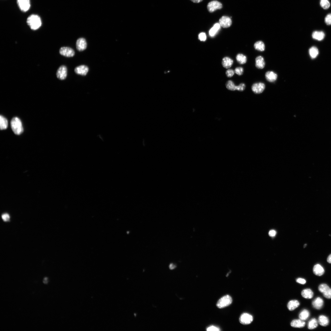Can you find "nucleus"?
I'll list each match as a JSON object with an SVG mask.
<instances>
[{
    "label": "nucleus",
    "mask_w": 331,
    "mask_h": 331,
    "mask_svg": "<svg viewBox=\"0 0 331 331\" xmlns=\"http://www.w3.org/2000/svg\"><path fill=\"white\" fill-rule=\"evenodd\" d=\"M27 23L30 28L34 30L39 29L42 25L41 18L36 14L30 15L27 19Z\"/></svg>",
    "instance_id": "nucleus-1"
},
{
    "label": "nucleus",
    "mask_w": 331,
    "mask_h": 331,
    "mask_svg": "<svg viewBox=\"0 0 331 331\" xmlns=\"http://www.w3.org/2000/svg\"><path fill=\"white\" fill-rule=\"evenodd\" d=\"M11 126L13 132L15 134L20 135L24 131L22 122L17 117L14 118L11 120Z\"/></svg>",
    "instance_id": "nucleus-2"
},
{
    "label": "nucleus",
    "mask_w": 331,
    "mask_h": 331,
    "mask_svg": "<svg viewBox=\"0 0 331 331\" xmlns=\"http://www.w3.org/2000/svg\"><path fill=\"white\" fill-rule=\"evenodd\" d=\"M233 299L231 297L226 295L221 298L218 301L217 306L219 309L224 308L231 304Z\"/></svg>",
    "instance_id": "nucleus-3"
},
{
    "label": "nucleus",
    "mask_w": 331,
    "mask_h": 331,
    "mask_svg": "<svg viewBox=\"0 0 331 331\" xmlns=\"http://www.w3.org/2000/svg\"><path fill=\"white\" fill-rule=\"evenodd\" d=\"M318 289L325 297L328 299H331V289L327 284H320Z\"/></svg>",
    "instance_id": "nucleus-4"
},
{
    "label": "nucleus",
    "mask_w": 331,
    "mask_h": 331,
    "mask_svg": "<svg viewBox=\"0 0 331 331\" xmlns=\"http://www.w3.org/2000/svg\"><path fill=\"white\" fill-rule=\"evenodd\" d=\"M222 4L218 1H213L208 4L207 8L208 11L212 13L218 9H221L222 8Z\"/></svg>",
    "instance_id": "nucleus-5"
},
{
    "label": "nucleus",
    "mask_w": 331,
    "mask_h": 331,
    "mask_svg": "<svg viewBox=\"0 0 331 331\" xmlns=\"http://www.w3.org/2000/svg\"><path fill=\"white\" fill-rule=\"evenodd\" d=\"M17 3L19 9L23 12H26L30 9V0H17Z\"/></svg>",
    "instance_id": "nucleus-6"
},
{
    "label": "nucleus",
    "mask_w": 331,
    "mask_h": 331,
    "mask_svg": "<svg viewBox=\"0 0 331 331\" xmlns=\"http://www.w3.org/2000/svg\"><path fill=\"white\" fill-rule=\"evenodd\" d=\"M59 53L61 55L68 57H73L75 55V52L73 49L67 47L61 48Z\"/></svg>",
    "instance_id": "nucleus-7"
},
{
    "label": "nucleus",
    "mask_w": 331,
    "mask_h": 331,
    "mask_svg": "<svg viewBox=\"0 0 331 331\" xmlns=\"http://www.w3.org/2000/svg\"><path fill=\"white\" fill-rule=\"evenodd\" d=\"M57 78L61 80H65L67 75V68L65 65L60 66L58 69L57 72Z\"/></svg>",
    "instance_id": "nucleus-8"
},
{
    "label": "nucleus",
    "mask_w": 331,
    "mask_h": 331,
    "mask_svg": "<svg viewBox=\"0 0 331 331\" xmlns=\"http://www.w3.org/2000/svg\"><path fill=\"white\" fill-rule=\"evenodd\" d=\"M253 320L252 315L247 313H244L241 315L239 320L241 324L248 325L251 323Z\"/></svg>",
    "instance_id": "nucleus-9"
},
{
    "label": "nucleus",
    "mask_w": 331,
    "mask_h": 331,
    "mask_svg": "<svg viewBox=\"0 0 331 331\" xmlns=\"http://www.w3.org/2000/svg\"><path fill=\"white\" fill-rule=\"evenodd\" d=\"M76 48L79 51L85 50L87 47V43L85 39L83 37L79 38L76 42Z\"/></svg>",
    "instance_id": "nucleus-10"
},
{
    "label": "nucleus",
    "mask_w": 331,
    "mask_h": 331,
    "mask_svg": "<svg viewBox=\"0 0 331 331\" xmlns=\"http://www.w3.org/2000/svg\"><path fill=\"white\" fill-rule=\"evenodd\" d=\"M265 88V84L263 83H257L253 84L252 86V90L256 94L262 93Z\"/></svg>",
    "instance_id": "nucleus-11"
},
{
    "label": "nucleus",
    "mask_w": 331,
    "mask_h": 331,
    "mask_svg": "<svg viewBox=\"0 0 331 331\" xmlns=\"http://www.w3.org/2000/svg\"><path fill=\"white\" fill-rule=\"evenodd\" d=\"M220 26L224 28H228L231 26L232 21L230 18L227 16H223L219 21Z\"/></svg>",
    "instance_id": "nucleus-12"
},
{
    "label": "nucleus",
    "mask_w": 331,
    "mask_h": 331,
    "mask_svg": "<svg viewBox=\"0 0 331 331\" xmlns=\"http://www.w3.org/2000/svg\"><path fill=\"white\" fill-rule=\"evenodd\" d=\"M89 70V68L87 66L81 65L76 67L74 71L76 74L85 76L88 73Z\"/></svg>",
    "instance_id": "nucleus-13"
},
{
    "label": "nucleus",
    "mask_w": 331,
    "mask_h": 331,
    "mask_svg": "<svg viewBox=\"0 0 331 331\" xmlns=\"http://www.w3.org/2000/svg\"><path fill=\"white\" fill-rule=\"evenodd\" d=\"M312 305L315 309H321L324 305V301L322 299L318 297L315 299L312 302Z\"/></svg>",
    "instance_id": "nucleus-14"
},
{
    "label": "nucleus",
    "mask_w": 331,
    "mask_h": 331,
    "mask_svg": "<svg viewBox=\"0 0 331 331\" xmlns=\"http://www.w3.org/2000/svg\"><path fill=\"white\" fill-rule=\"evenodd\" d=\"M265 78L268 81L272 83L276 80L278 78V75L273 71H269L266 73Z\"/></svg>",
    "instance_id": "nucleus-15"
},
{
    "label": "nucleus",
    "mask_w": 331,
    "mask_h": 331,
    "mask_svg": "<svg viewBox=\"0 0 331 331\" xmlns=\"http://www.w3.org/2000/svg\"><path fill=\"white\" fill-rule=\"evenodd\" d=\"M314 274L316 275L320 276L324 274L325 271L324 268L319 264L315 265L313 268Z\"/></svg>",
    "instance_id": "nucleus-16"
},
{
    "label": "nucleus",
    "mask_w": 331,
    "mask_h": 331,
    "mask_svg": "<svg viewBox=\"0 0 331 331\" xmlns=\"http://www.w3.org/2000/svg\"><path fill=\"white\" fill-rule=\"evenodd\" d=\"M256 66L258 68L263 69L265 66V62L264 58L261 56H258L256 59Z\"/></svg>",
    "instance_id": "nucleus-17"
},
{
    "label": "nucleus",
    "mask_w": 331,
    "mask_h": 331,
    "mask_svg": "<svg viewBox=\"0 0 331 331\" xmlns=\"http://www.w3.org/2000/svg\"><path fill=\"white\" fill-rule=\"evenodd\" d=\"M305 325V322L301 320H295L292 321L291 323L292 327L295 328H302L304 327Z\"/></svg>",
    "instance_id": "nucleus-18"
},
{
    "label": "nucleus",
    "mask_w": 331,
    "mask_h": 331,
    "mask_svg": "<svg viewBox=\"0 0 331 331\" xmlns=\"http://www.w3.org/2000/svg\"><path fill=\"white\" fill-rule=\"evenodd\" d=\"M233 63V60L228 57L223 58L222 62L223 66L226 68H229L231 67Z\"/></svg>",
    "instance_id": "nucleus-19"
},
{
    "label": "nucleus",
    "mask_w": 331,
    "mask_h": 331,
    "mask_svg": "<svg viewBox=\"0 0 331 331\" xmlns=\"http://www.w3.org/2000/svg\"><path fill=\"white\" fill-rule=\"evenodd\" d=\"M318 322L321 326L326 327L329 324V320L327 317L324 315H321L318 318Z\"/></svg>",
    "instance_id": "nucleus-20"
},
{
    "label": "nucleus",
    "mask_w": 331,
    "mask_h": 331,
    "mask_svg": "<svg viewBox=\"0 0 331 331\" xmlns=\"http://www.w3.org/2000/svg\"><path fill=\"white\" fill-rule=\"evenodd\" d=\"M302 295L305 298L311 299L313 297L314 293L312 290L307 289H304L302 291Z\"/></svg>",
    "instance_id": "nucleus-21"
},
{
    "label": "nucleus",
    "mask_w": 331,
    "mask_h": 331,
    "mask_svg": "<svg viewBox=\"0 0 331 331\" xmlns=\"http://www.w3.org/2000/svg\"><path fill=\"white\" fill-rule=\"evenodd\" d=\"M299 305V303L297 300H292L288 303L287 307L289 310L292 311L297 308Z\"/></svg>",
    "instance_id": "nucleus-22"
},
{
    "label": "nucleus",
    "mask_w": 331,
    "mask_h": 331,
    "mask_svg": "<svg viewBox=\"0 0 331 331\" xmlns=\"http://www.w3.org/2000/svg\"><path fill=\"white\" fill-rule=\"evenodd\" d=\"M312 37L313 39L320 41L324 39L325 34L322 32L315 31L312 33Z\"/></svg>",
    "instance_id": "nucleus-23"
},
{
    "label": "nucleus",
    "mask_w": 331,
    "mask_h": 331,
    "mask_svg": "<svg viewBox=\"0 0 331 331\" xmlns=\"http://www.w3.org/2000/svg\"><path fill=\"white\" fill-rule=\"evenodd\" d=\"M254 47L256 50L261 52L264 51L265 49V45L262 41L256 42L254 45Z\"/></svg>",
    "instance_id": "nucleus-24"
},
{
    "label": "nucleus",
    "mask_w": 331,
    "mask_h": 331,
    "mask_svg": "<svg viewBox=\"0 0 331 331\" xmlns=\"http://www.w3.org/2000/svg\"><path fill=\"white\" fill-rule=\"evenodd\" d=\"M220 25L219 23L215 24L210 30L209 33L210 35L212 37L215 36L220 29Z\"/></svg>",
    "instance_id": "nucleus-25"
},
{
    "label": "nucleus",
    "mask_w": 331,
    "mask_h": 331,
    "mask_svg": "<svg viewBox=\"0 0 331 331\" xmlns=\"http://www.w3.org/2000/svg\"><path fill=\"white\" fill-rule=\"evenodd\" d=\"M309 312L306 309H304L300 313L299 318L300 320L303 321L307 320L310 316Z\"/></svg>",
    "instance_id": "nucleus-26"
},
{
    "label": "nucleus",
    "mask_w": 331,
    "mask_h": 331,
    "mask_svg": "<svg viewBox=\"0 0 331 331\" xmlns=\"http://www.w3.org/2000/svg\"><path fill=\"white\" fill-rule=\"evenodd\" d=\"M8 121L7 119L2 115L0 117V128L1 130H4L8 127Z\"/></svg>",
    "instance_id": "nucleus-27"
},
{
    "label": "nucleus",
    "mask_w": 331,
    "mask_h": 331,
    "mask_svg": "<svg viewBox=\"0 0 331 331\" xmlns=\"http://www.w3.org/2000/svg\"><path fill=\"white\" fill-rule=\"evenodd\" d=\"M237 62L241 64H245L247 61V58L242 54H238L236 56Z\"/></svg>",
    "instance_id": "nucleus-28"
},
{
    "label": "nucleus",
    "mask_w": 331,
    "mask_h": 331,
    "mask_svg": "<svg viewBox=\"0 0 331 331\" xmlns=\"http://www.w3.org/2000/svg\"><path fill=\"white\" fill-rule=\"evenodd\" d=\"M318 326L317 320L315 318L311 320L308 324V328L310 330H312L316 328Z\"/></svg>",
    "instance_id": "nucleus-29"
},
{
    "label": "nucleus",
    "mask_w": 331,
    "mask_h": 331,
    "mask_svg": "<svg viewBox=\"0 0 331 331\" xmlns=\"http://www.w3.org/2000/svg\"><path fill=\"white\" fill-rule=\"evenodd\" d=\"M309 55L312 59L316 58L319 54V51L317 48L315 47H312L309 50Z\"/></svg>",
    "instance_id": "nucleus-30"
},
{
    "label": "nucleus",
    "mask_w": 331,
    "mask_h": 331,
    "mask_svg": "<svg viewBox=\"0 0 331 331\" xmlns=\"http://www.w3.org/2000/svg\"><path fill=\"white\" fill-rule=\"evenodd\" d=\"M226 86L227 88L229 90L232 91L237 90V86H236L233 82L231 80L227 81Z\"/></svg>",
    "instance_id": "nucleus-31"
},
{
    "label": "nucleus",
    "mask_w": 331,
    "mask_h": 331,
    "mask_svg": "<svg viewBox=\"0 0 331 331\" xmlns=\"http://www.w3.org/2000/svg\"><path fill=\"white\" fill-rule=\"evenodd\" d=\"M320 4L321 7L325 9H328L330 6L328 0H321Z\"/></svg>",
    "instance_id": "nucleus-32"
},
{
    "label": "nucleus",
    "mask_w": 331,
    "mask_h": 331,
    "mask_svg": "<svg viewBox=\"0 0 331 331\" xmlns=\"http://www.w3.org/2000/svg\"><path fill=\"white\" fill-rule=\"evenodd\" d=\"M235 72L238 75H242L243 73V69L241 67H237L235 69Z\"/></svg>",
    "instance_id": "nucleus-33"
},
{
    "label": "nucleus",
    "mask_w": 331,
    "mask_h": 331,
    "mask_svg": "<svg viewBox=\"0 0 331 331\" xmlns=\"http://www.w3.org/2000/svg\"><path fill=\"white\" fill-rule=\"evenodd\" d=\"M206 35L204 33H201L200 34L198 35V39L201 41H205L206 40Z\"/></svg>",
    "instance_id": "nucleus-34"
},
{
    "label": "nucleus",
    "mask_w": 331,
    "mask_h": 331,
    "mask_svg": "<svg viewBox=\"0 0 331 331\" xmlns=\"http://www.w3.org/2000/svg\"><path fill=\"white\" fill-rule=\"evenodd\" d=\"M325 21L327 25H331V14H329L327 15L325 18Z\"/></svg>",
    "instance_id": "nucleus-35"
},
{
    "label": "nucleus",
    "mask_w": 331,
    "mask_h": 331,
    "mask_svg": "<svg viewBox=\"0 0 331 331\" xmlns=\"http://www.w3.org/2000/svg\"><path fill=\"white\" fill-rule=\"evenodd\" d=\"M235 71L232 70V69H229L228 70L226 73V75L228 78H231L235 74Z\"/></svg>",
    "instance_id": "nucleus-36"
},
{
    "label": "nucleus",
    "mask_w": 331,
    "mask_h": 331,
    "mask_svg": "<svg viewBox=\"0 0 331 331\" xmlns=\"http://www.w3.org/2000/svg\"><path fill=\"white\" fill-rule=\"evenodd\" d=\"M207 330L208 331H219L220 330L218 327L214 326H211L209 327H208L207 329Z\"/></svg>",
    "instance_id": "nucleus-37"
},
{
    "label": "nucleus",
    "mask_w": 331,
    "mask_h": 331,
    "mask_svg": "<svg viewBox=\"0 0 331 331\" xmlns=\"http://www.w3.org/2000/svg\"><path fill=\"white\" fill-rule=\"evenodd\" d=\"M245 84L241 83L239 85L237 86V90L239 91H243L245 90Z\"/></svg>",
    "instance_id": "nucleus-38"
},
{
    "label": "nucleus",
    "mask_w": 331,
    "mask_h": 331,
    "mask_svg": "<svg viewBox=\"0 0 331 331\" xmlns=\"http://www.w3.org/2000/svg\"><path fill=\"white\" fill-rule=\"evenodd\" d=\"M2 218L3 220L5 221H7L9 220L10 217L9 214L5 213L2 215Z\"/></svg>",
    "instance_id": "nucleus-39"
},
{
    "label": "nucleus",
    "mask_w": 331,
    "mask_h": 331,
    "mask_svg": "<svg viewBox=\"0 0 331 331\" xmlns=\"http://www.w3.org/2000/svg\"><path fill=\"white\" fill-rule=\"evenodd\" d=\"M297 282L300 284H305L306 283V281L304 279L299 278L297 279Z\"/></svg>",
    "instance_id": "nucleus-40"
},
{
    "label": "nucleus",
    "mask_w": 331,
    "mask_h": 331,
    "mask_svg": "<svg viewBox=\"0 0 331 331\" xmlns=\"http://www.w3.org/2000/svg\"><path fill=\"white\" fill-rule=\"evenodd\" d=\"M276 234V232L275 230H271L269 231V236L271 237L274 236Z\"/></svg>",
    "instance_id": "nucleus-41"
},
{
    "label": "nucleus",
    "mask_w": 331,
    "mask_h": 331,
    "mask_svg": "<svg viewBox=\"0 0 331 331\" xmlns=\"http://www.w3.org/2000/svg\"><path fill=\"white\" fill-rule=\"evenodd\" d=\"M176 267V266L174 264L172 263L169 266V268L171 270H173Z\"/></svg>",
    "instance_id": "nucleus-42"
},
{
    "label": "nucleus",
    "mask_w": 331,
    "mask_h": 331,
    "mask_svg": "<svg viewBox=\"0 0 331 331\" xmlns=\"http://www.w3.org/2000/svg\"><path fill=\"white\" fill-rule=\"evenodd\" d=\"M190 1L194 3H198L202 2L203 0H190Z\"/></svg>",
    "instance_id": "nucleus-43"
},
{
    "label": "nucleus",
    "mask_w": 331,
    "mask_h": 331,
    "mask_svg": "<svg viewBox=\"0 0 331 331\" xmlns=\"http://www.w3.org/2000/svg\"><path fill=\"white\" fill-rule=\"evenodd\" d=\"M327 261L328 263L331 264V254L328 257Z\"/></svg>",
    "instance_id": "nucleus-44"
},
{
    "label": "nucleus",
    "mask_w": 331,
    "mask_h": 331,
    "mask_svg": "<svg viewBox=\"0 0 331 331\" xmlns=\"http://www.w3.org/2000/svg\"><path fill=\"white\" fill-rule=\"evenodd\" d=\"M43 283L45 284H47L48 283V278H47V277H45V278H44V279L43 280Z\"/></svg>",
    "instance_id": "nucleus-45"
}]
</instances>
